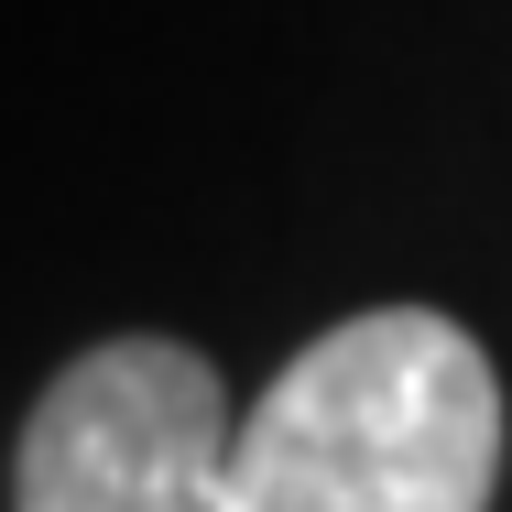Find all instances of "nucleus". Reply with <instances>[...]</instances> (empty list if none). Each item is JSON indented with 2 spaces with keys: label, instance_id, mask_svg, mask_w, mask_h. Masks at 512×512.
Returning a JSON list of instances; mask_svg holds the SVG:
<instances>
[{
  "label": "nucleus",
  "instance_id": "f03ea898",
  "mask_svg": "<svg viewBox=\"0 0 512 512\" xmlns=\"http://www.w3.org/2000/svg\"><path fill=\"white\" fill-rule=\"evenodd\" d=\"M229 393L186 338L77 349L11 458V512H218Z\"/></svg>",
  "mask_w": 512,
  "mask_h": 512
},
{
  "label": "nucleus",
  "instance_id": "f257e3e1",
  "mask_svg": "<svg viewBox=\"0 0 512 512\" xmlns=\"http://www.w3.org/2000/svg\"><path fill=\"white\" fill-rule=\"evenodd\" d=\"M502 371L436 306L338 316L229 425L218 512H491Z\"/></svg>",
  "mask_w": 512,
  "mask_h": 512
}]
</instances>
